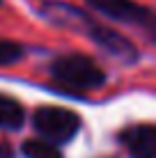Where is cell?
<instances>
[{
    "label": "cell",
    "instance_id": "6da1fadb",
    "mask_svg": "<svg viewBox=\"0 0 156 158\" xmlns=\"http://www.w3.org/2000/svg\"><path fill=\"white\" fill-rule=\"evenodd\" d=\"M53 21H60L62 25L67 28H74V30H80V32H87V37L92 39L96 46H101L108 55L122 60L126 64H133L140 60V53L138 48L133 46L126 37H122L120 32H115L108 25H101V23H94L90 16H85L83 12L74 7H67V5H51V12H48Z\"/></svg>",
    "mask_w": 156,
    "mask_h": 158
},
{
    "label": "cell",
    "instance_id": "7a4b0ae2",
    "mask_svg": "<svg viewBox=\"0 0 156 158\" xmlns=\"http://www.w3.org/2000/svg\"><path fill=\"white\" fill-rule=\"evenodd\" d=\"M51 78L74 92H92L106 85V73L87 55H60L51 64Z\"/></svg>",
    "mask_w": 156,
    "mask_h": 158
},
{
    "label": "cell",
    "instance_id": "3957f363",
    "mask_svg": "<svg viewBox=\"0 0 156 158\" xmlns=\"http://www.w3.org/2000/svg\"><path fill=\"white\" fill-rule=\"evenodd\" d=\"M35 131L41 135L44 140L53 144H62L76 138L78 128H80V117L69 108H60V106H46L39 108L32 117Z\"/></svg>",
    "mask_w": 156,
    "mask_h": 158
},
{
    "label": "cell",
    "instance_id": "277c9868",
    "mask_svg": "<svg viewBox=\"0 0 156 158\" xmlns=\"http://www.w3.org/2000/svg\"><path fill=\"white\" fill-rule=\"evenodd\" d=\"M85 2L112 21L142 28L149 39L154 37V14L140 2H133V0H85Z\"/></svg>",
    "mask_w": 156,
    "mask_h": 158
},
{
    "label": "cell",
    "instance_id": "5b68a950",
    "mask_svg": "<svg viewBox=\"0 0 156 158\" xmlns=\"http://www.w3.org/2000/svg\"><path fill=\"white\" fill-rule=\"evenodd\" d=\"M120 140L129 149L131 158H154L156 156V131L152 124H138L126 128Z\"/></svg>",
    "mask_w": 156,
    "mask_h": 158
},
{
    "label": "cell",
    "instance_id": "8992f818",
    "mask_svg": "<svg viewBox=\"0 0 156 158\" xmlns=\"http://www.w3.org/2000/svg\"><path fill=\"white\" fill-rule=\"evenodd\" d=\"M25 124V110L16 99L0 94V128L19 131Z\"/></svg>",
    "mask_w": 156,
    "mask_h": 158
},
{
    "label": "cell",
    "instance_id": "52a82bcc",
    "mask_svg": "<svg viewBox=\"0 0 156 158\" xmlns=\"http://www.w3.org/2000/svg\"><path fill=\"white\" fill-rule=\"evenodd\" d=\"M23 156L25 158H64L62 151L48 140H25Z\"/></svg>",
    "mask_w": 156,
    "mask_h": 158
},
{
    "label": "cell",
    "instance_id": "ba28073f",
    "mask_svg": "<svg viewBox=\"0 0 156 158\" xmlns=\"http://www.w3.org/2000/svg\"><path fill=\"white\" fill-rule=\"evenodd\" d=\"M25 48L16 41L9 39H0V67H7V64H16L21 57H23Z\"/></svg>",
    "mask_w": 156,
    "mask_h": 158
},
{
    "label": "cell",
    "instance_id": "9c48e42d",
    "mask_svg": "<svg viewBox=\"0 0 156 158\" xmlns=\"http://www.w3.org/2000/svg\"><path fill=\"white\" fill-rule=\"evenodd\" d=\"M12 156H14L12 147H7V144H0V158H12Z\"/></svg>",
    "mask_w": 156,
    "mask_h": 158
},
{
    "label": "cell",
    "instance_id": "30bf717a",
    "mask_svg": "<svg viewBox=\"0 0 156 158\" xmlns=\"http://www.w3.org/2000/svg\"><path fill=\"white\" fill-rule=\"evenodd\" d=\"M0 2H2V0H0Z\"/></svg>",
    "mask_w": 156,
    "mask_h": 158
}]
</instances>
